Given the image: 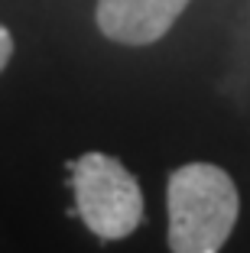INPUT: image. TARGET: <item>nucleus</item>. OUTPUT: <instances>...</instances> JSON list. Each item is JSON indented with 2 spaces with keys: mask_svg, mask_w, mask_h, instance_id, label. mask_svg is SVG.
I'll list each match as a JSON object with an SVG mask.
<instances>
[{
  "mask_svg": "<svg viewBox=\"0 0 250 253\" xmlns=\"http://www.w3.org/2000/svg\"><path fill=\"white\" fill-rule=\"evenodd\" d=\"M169 250L218 253L241 214V195L228 172L214 163H189L169 175Z\"/></svg>",
  "mask_w": 250,
  "mask_h": 253,
  "instance_id": "nucleus-1",
  "label": "nucleus"
},
{
  "mask_svg": "<svg viewBox=\"0 0 250 253\" xmlns=\"http://www.w3.org/2000/svg\"><path fill=\"white\" fill-rule=\"evenodd\" d=\"M72 188L78 217L101 240H124L143 221V192L120 159L85 153L72 163Z\"/></svg>",
  "mask_w": 250,
  "mask_h": 253,
  "instance_id": "nucleus-2",
  "label": "nucleus"
},
{
  "mask_svg": "<svg viewBox=\"0 0 250 253\" xmlns=\"http://www.w3.org/2000/svg\"><path fill=\"white\" fill-rule=\"evenodd\" d=\"M189 0H98V30L114 42L150 45L172 30Z\"/></svg>",
  "mask_w": 250,
  "mask_h": 253,
  "instance_id": "nucleus-3",
  "label": "nucleus"
},
{
  "mask_svg": "<svg viewBox=\"0 0 250 253\" xmlns=\"http://www.w3.org/2000/svg\"><path fill=\"white\" fill-rule=\"evenodd\" d=\"M10 55H13V36H10L7 26H0V72L7 68Z\"/></svg>",
  "mask_w": 250,
  "mask_h": 253,
  "instance_id": "nucleus-4",
  "label": "nucleus"
}]
</instances>
